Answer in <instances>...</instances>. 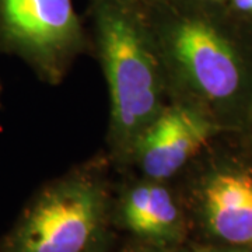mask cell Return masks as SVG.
I'll return each mask as SVG.
<instances>
[{
  "instance_id": "1",
  "label": "cell",
  "mask_w": 252,
  "mask_h": 252,
  "mask_svg": "<svg viewBox=\"0 0 252 252\" xmlns=\"http://www.w3.org/2000/svg\"><path fill=\"white\" fill-rule=\"evenodd\" d=\"M91 45L109 97L107 150L125 171L144 129L171 101L161 59L139 0H90Z\"/></svg>"
},
{
  "instance_id": "2",
  "label": "cell",
  "mask_w": 252,
  "mask_h": 252,
  "mask_svg": "<svg viewBox=\"0 0 252 252\" xmlns=\"http://www.w3.org/2000/svg\"><path fill=\"white\" fill-rule=\"evenodd\" d=\"M203 3L147 0L142 4L171 101L198 109L216 124L217 111L233 107L244 95L248 70L234 39Z\"/></svg>"
},
{
  "instance_id": "3",
  "label": "cell",
  "mask_w": 252,
  "mask_h": 252,
  "mask_svg": "<svg viewBox=\"0 0 252 252\" xmlns=\"http://www.w3.org/2000/svg\"><path fill=\"white\" fill-rule=\"evenodd\" d=\"M107 153H98L48 181L0 235V252H101L112 221Z\"/></svg>"
},
{
  "instance_id": "4",
  "label": "cell",
  "mask_w": 252,
  "mask_h": 252,
  "mask_svg": "<svg viewBox=\"0 0 252 252\" xmlns=\"http://www.w3.org/2000/svg\"><path fill=\"white\" fill-rule=\"evenodd\" d=\"M90 48L73 0H0V52L20 59L39 81L62 84Z\"/></svg>"
},
{
  "instance_id": "5",
  "label": "cell",
  "mask_w": 252,
  "mask_h": 252,
  "mask_svg": "<svg viewBox=\"0 0 252 252\" xmlns=\"http://www.w3.org/2000/svg\"><path fill=\"white\" fill-rule=\"evenodd\" d=\"M217 129L198 109L170 101L137 139L125 171L174 182L207 149Z\"/></svg>"
},
{
  "instance_id": "6",
  "label": "cell",
  "mask_w": 252,
  "mask_h": 252,
  "mask_svg": "<svg viewBox=\"0 0 252 252\" xmlns=\"http://www.w3.org/2000/svg\"><path fill=\"white\" fill-rule=\"evenodd\" d=\"M112 221L150 247L181 245L188 231L174 182L137 174L126 181L114 199Z\"/></svg>"
},
{
  "instance_id": "7",
  "label": "cell",
  "mask_w": 252,
  "mask_h": 252,
  "mask_svg": "<svg viewBox=\"0 0 252 252\" xmlns=\"http://www.w3.org/2000/svg\"><path fill=\"white\" fill-rule=\"evenodd\" d=\"M206 230L231 245L252 244V168L207 174L195 190Z\"/></svg>"
},
{
  "instance_id": "8",
  "label": "cell",
  "mask_w": 252,
  "mask_h": 252,
  "mask_svg": "<svg viewBox=\"0 0 252 252\" xmlns=\"http://www.w3.org/2000/svg\"><path fill=\"white\" fill-rule=\"evenodd\" d=\"M228 1L237 13L252 17V0H228Z\"/></svg>"
},
{
  "instance_id": "9",
  "label": "cell",
  "mask_w": 252,
  "mask_h": 252,
  "mask_svg": "<svg viewBox=\"0 0 252 252\" xmlns=\"http://www.w3.org/2000/svg\"><path fill=\"white\" fill-rule=\"evenodd\" d=\"M135 252H188L182 250L180 245H174V247H150V245H144L143 248L137 250Z\"/></svg>"
},
{
  "instance_id": "10",
  "label": "cell",
  "mask_w": 252,
  "mask_h": 252,
  "mask_svg": "<svg viewBox=\"0 0 252 252\" xmlns=\"http://www.w3.org/2000/svg\"><path fill=\"white\" fill-rule=\"evenodd\" d=\"M3 91H4V87H3V81L0 79V107H1V102H3Z\"/></svg>"
},
{
  "instance_id": "11",
  "label": "cell",
  "mask_w": 252,
  "mask_h": 252,
  "mask_svg": "<svg viewBox=\"0 0 252 252\" xmlns=\"http://www.w3.org/2000/svg\"><path fill=\"white\" fill-rule=\"evenodd\" d=\"M139 1H142V3H143V1H147V0H139Z\"/></svg>"
}]
</instances>
